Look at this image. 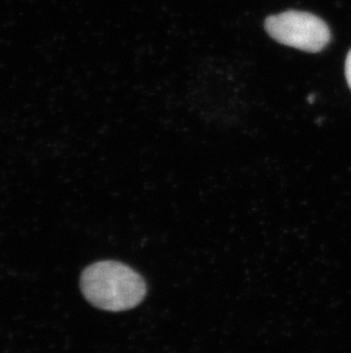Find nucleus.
I'll return each instance as SVG.
<instances>
[{"instance_id":"nucleus-1","label":"nucleus","mask_w":351,"mask_h":353,"mask_svg":"<svg viewBox=\"0 0 351 353\" xmlns=\"http://www.w3.org/2000/svg\"><path fill=\"white\" fill-rule=\"evenodd\" d=\"M80 287L90 303L113 312L137 307L146 295L142 276L114 261L97 262L87 268L81 274Z\"/></svg>"},{"instance_id":"nucleus-2","label":"nucleus","mask_w":351,"mask_h":353,"mask_svg":"<svg viewBox=\"0 0 351 353\" xmlns=\"http://www.w3.org/2000/svg\"><path fill=\"white\" fill-rule=\"evenodd\" d=\"M269 36L285 46L309 53H318L331 41V31L324 21L314 14L288 10L269 17L265 22Z\"/></svg>"},{"instance_id":"nucleus-3","label":"nucleus","mask_w":351,"mask_h":353,"mask_svg":"<svg viewBox=\"0 0 351 353\" xmlns=\"http://www.w3.org/2000/svg\"><path fill=\"white\" fill-rule=\"evenodd\" d=\"M345 79H347V83H348L349 88L351 90V50H349L348 55H347V59H345Z\"/></svg>"}]
</instances>
